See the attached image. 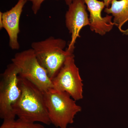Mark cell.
<instances>
[{
  "label": "cell",
  "mask_w": 128,
  "mask_h": 128,
  "mask_svg": "<svg viewBox=\"0 0 128 128\" xmlns=\"http://www.w3.org/2000/svg\"><path fill=\"white\" fill-rule=\"evenodd\" d=\"M20 96L12 106L13 113L18 118L29 122L51 124L44 102V92L36 85L18 76Z\"/></svg>",
  "instance_id": "cell-1"
},
{
  "label": "cell",
  "mask_w": 128,
  "mask_h": 128,
  "mask_svg": "<svg viewBox=\"0 0 128 128\" xmlns=\"http://www.w3.org/2000/svg\"><path fill=\"white\" fill-rule=\"evenodd\" d=\"M44 96L51 124L57 128H67L82 109L66 92L51 88L44 92Z\"/></svg>",
  "instance_id": "cell-2"
},
{
  "label": "cell",
  "mask_w": 128,
  "mask_h": 128,
  "mask_svg": "<svg viewBox=\"0 0 128 128\" xmlns=\"http://www.w3.org/2000/svg\"><path fill=\"white\" fill-rule=\"evenodd\" d=\"M66 45V41L64 40L53 36L33 42L31 44L38 62L46 70L51 80L62 68L69 54L73 53L64 50Z\"/></svg>",
  "instance_id": "cell-3"
},
{
  "label": "cell",
  "mask_w": 128,
  "mask_h": 128,
  "mask_svg": "<svg viewBox=\"0 0 128 128\" xmlns=\"http://www.w3.org/2000/svg\"><path fill=\"white\" fill-rule=\"evenodd\" d=\"M12 61L19 70V77L30 81L44 92L53 88L52 80L32 48L16 53Z\"/></svg>",
  "instance_id": "cell-4"
},
{
  "label": "cell",
  "mask_w": 128,
  "mask_h": 128,
  "mask_svg": "<svg viewBox=\"0 0 128 128\" xmlns=\"http://www.w3.org/2000/svg\"><path fill=\"white\" fill-rule=\"evenodd\" d=\"M18 68L13 63L9 64L0 80V118L2 119L15 118L12 106L21 95L18 86Z\"/></svg>",
  "instance_id": "cell-5"
},
{
  "label": "cell",
  "mask_w": 128,
  "mask_h": 128,
  "mask_svg": "<svg viewBox=\"0 0 128 128\" xmlns=\"http://www.w3.org/2000/svg\"><path fill=\"white\" fill-rule=\"evenodd\" d=\"M51 80L53 89L66 92L75 101L82 99L83 84L79 69L75 63L73 53L69 54L62 68Z\"/></svg>",
  "instance_id": "cell-6"
},
{
  "label": "cell",
  "mask_w": 128,
  "mask_h": 128,
  "mask_svg": "<svg viewBox=\"0 0 128 128\" xmlns=\"http://www.w3.org/2000/svg\"><path fill=\"white\" fill-rule=\"evenodd\" d=\"M65 16L66 27L71 34V39L66 50L73 52L76 41L80 38V32L84 27L89 25L86 6L83 0H73L68 6Z\"/></svg>",
  "instance_id": "cell-7"
},
{
  "label": "cell",
  "mask_w": 128,
  "mask_h": 128,
  "mask_svg": "<svg viewBox=\"0 0 128 128\" xmlns=\"http://www.w3.org/2000/svg\"><path fill=\"white\" fill-rule=\"evenodd\" d=\"M26 2V0H18L16 4L9 10L4 12H0V18L2 20L0 28H4L6 31L9 37V46L13 50H18L20 48L18 41L20 32L19 22Z\"/></svg>",
  "instance_id": "cell-8"
},
{
  "label": "cell",
  "mask_w": 128,
  "mask_h": 128,
  "mask_svg": "<svg viewBox=\"0 0 128 128\" xmlns=\"http://www.w3.org/2000/svg\"><path fill=\"white\" fill-rule=\"evenodd\" d=\"M83 0L90 13L89 26L91 30L101 36L110 32L115 24L112 22V16L108 14L105 17L102 16V12L105 6L104 2L98 0Z\"/></svg>",
  "instance_id": "cell-9"
},
{
  "label": "cell",
  "mask_w": 128,
  "mask_h": 128,
  "mask_svg": "<svg viewBox=\"0 0 128 128\" xmlns=\"http://www.w3.org/2000/svg\"><path fill=\"white\" fill-rule=\"evenodd\" d=\"M104 12L108 15L112 14L113 22L120 32L128 34V30L122 28L124 24L128 21V0H112L111 7L105 8Z\"/></svg>",
  "instance_id": "cell-10"
},
{
  "label": "cell",
  "mask_w": 128,
  "mask_h": 128,
  "mask_svg": "<svg viewBox=\"0 0 128 128\" xmlns=\"http://www.w3.org/2000/svg\"><path fill=\"white\" fill-rule=\"evenodd\" d=\"M15 128H45L41 124L18 118L15 122Z\"/></svg>",
  "instance_id": "cell-11"
},
{
  "label": "cell",
  "mask_w": 128,
  "mask_h": 128,
  "mask_svg": "<svg viewBox=\"0 0 128 128\" xmlns=\"http://www.w3.org/2000/svg\"><path fill=\"white\" fill-rule=\"evenodd\" d=\"M27 2H30L32 3V9L34 14L36 15L39 11L41 5L45 0H26ZM58 1L59 0H56Z\"/></svg>",
  "instance_id": "cell-12"
},
{
  "label": "cell",
  "mask_w": 128,
  "mask_h": 128,
  "mask_svg": "<svg viewBox=\"0 0 128 128\" xmlns=\"http://www.w3.org/2000/svg\"><path fill=\"white\" fill-rule=\"evenodd\" d=\"M15 118H9L3 120L0 128H15Z\"/></svg>",
  "instance_id": "cell-13"
},
{
  "label": "cell",
  "mask_w": 128,
  "mask_h": 128,
  "mask_svg": "<svg viewBox=\"0 0 128 128\" xmlns=\"http://www.w3.org/2000/svg\"><path fill=\"white\" fill-rule=\"evenodd\" d=\"M112 0H103V1L105 3L106 8L109 7V5L111 4Z\"/></svg>",
  "instance_id": "cell-14"
},
{
  "label": "cell",
  "mask_w": 128,
  "mask_h": 128,
  "mask_svg": "<svg viewBox=\"0 0 128 128\" xmlns=\"http://www.w3.org/2000/svg\"><path fill=\"white\" fill-rule=\"evenodd\" d=\"M64 0L66 5L68 6L69 5L71 4L73 0Z\"/></svg>",
  "instance_id": "cell-15"
},
{
  "label": "cell",
  "mask_w": 128,
  "mask_h": 128,
  "mask_svg": "<svg viewBox=\"0 0 128 128\" xmlns=\"http://www.w3.org/2000/svg\"></svg>",
  "instance_id": "cell-16"
}]
</instances>
